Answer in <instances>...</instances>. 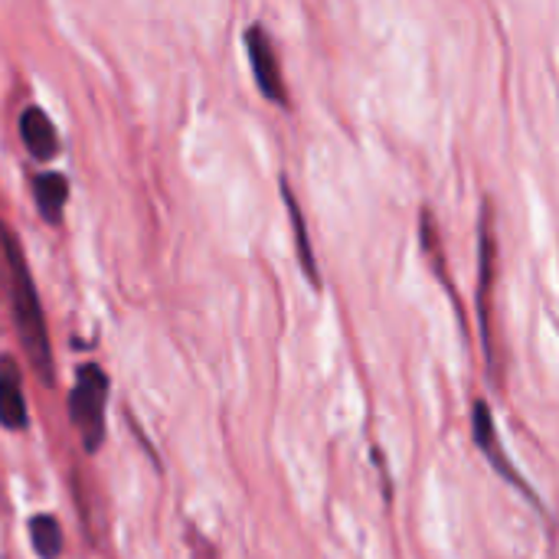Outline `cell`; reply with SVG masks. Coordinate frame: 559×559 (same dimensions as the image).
Segmentation results:
<instances>
[{"instance_id": "obj_1", "label": "cell", "mask_w": 559, "mask_h": 559, "mask_svg": "<svg viewBox=\"0 0 559 559\" xmlns=\"http://www.w3.org/2000/svg\"><path fill=\"white\" fill-rule=\"evenodd\" d=\"M0 249H3V262H7V275H10V308H13V328L20 334L23 354L29 357V367L36 370V377L52 386L56 373H52V344H49V328H46V314H43V301L36 295V282L29 275L23 246L16 239V233L0 223Z\"/></svg>"}, {"instance_id": "obj_2", "label": "cell", "mask_w": 559, "mask_h": 559, "mask_svg": "<svg viewBox=\"0 0 559 559\" xmlns=\"http://www.w3.org/2000/svg\"><path fill=\"white\" fill-rule=\"evenodd\" d=\"M111 380L98 364H82L75 370V386L69 393V419L82 436L85 452H98L105 439V406Z\"/></svg>"}, {"instance_id": "obj_3", "label": "cell", "mask_w": 559, "mask_h": 559, "mask_svg": "<svg viewBox=\"0 0 559 559\" xmlns=\"http://www.w3.org/2000/svg\"><path fill=\"white\" fill-rule=\"evenodd\" d=\"M246 52H249L259 92L275 105H288V92H285V82H282V66H278L275 46H272L269 33L262 29V23H252L246 29Z\"/></svg>"}, {"instance_id": "obj_4", "label": "cell", "mask_w": 559, "mask_h": 559, "mask_svg": "<svg viewBox=\"0 0 559 559\" xmlns=\"http://www.w3.org/2000/svg\"><path fill=\"white\" fill-rule=\"evenodd\" d=\"M472 432H475V445L491 459V465H495V472L504 478V481H511V485H518L537 508H540V501H537V495L527 488V481L514 472V465L501 455V449H498V429H495V416H491V406L485 403V400H475V406H472Z\"/></svg>"}, {"instance_id": "obj_5", "label": "cell", "mask_w": 559, "mask_h": 559, "mask_svg": "<svg viewBox=\"0 0 559 559\" xmlns=\"http://www.w3.org/2000/svg\"><path fill=\"white\" fill-rule=\"evenodd\" d=\"M20 141L33 160H52L59 154V131L39 105H26L20 115Z\"/></svg>"}, {"instance_id": "obj_6", "label": "cell", "mask_w": 559, "mask_h": 559, "mask_svg": "<svg viewBox=\"0 0 559 559\" xmlns=\"http://www.w3.org/2000/svg\"><path fill=\"white\" fill-rule=\"evenodd\" d=\"M0 426L10 432H20L29 426L20 370L10 357H0Z\"/></svg>"}, {"instance_id": "obj_7", "label": "cell", "mask_w": 559, "mask_h": 559, "mask_svg": "<svg viewBox=\"0 0 559 559\" xmlns=\"http://www.w3.org/2000/svg\"><path fill=\"white\" fill-rule=\"evenodd\" d=\"M33 200H36L39 216L49 226H59L62 223V206L69 200V180L62 174H39L33 180Z\"/></svg>"}, {"instance_id": "obj_8", "label": "cell", "mask_w": 559, "mask_h": 559, "mask_svg": "<svg viewBox=\"0 0 559 559\" xmlns=\"http://www.w3.org/2000/svg\"><path fill=\"white\" fill-rule=\"evenodd\" d=\"M282 197H285V206H288V219H292V229H295V246H298V262L308 275V282L314 288H321V275H318V262H314V252H311V239H308V226H305V216H301V206L288 187V180H282Z\"/></svg>"}, {"instance_id": "obj_9", "label": "cell", "mask_w": 559, "mask_h": 559, "mask_svg": "<svg viewBox=\"0 0 559 559\" xmlns=\"http://www.w3.org/2000/svg\"><path fill=\"white\" fill-rule=\"evenodd\" d=\"M26 531H29V544H33V554H36V557L39 559L62 557V544H66V537H62V527H59V521H56V518H49V514H36V518H29Z\"/></svg>"}]
</instances>
